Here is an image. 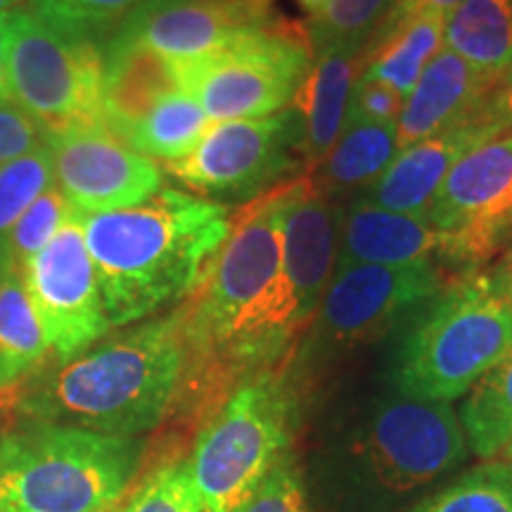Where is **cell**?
Masks as SVG:
<instances>
[{"mask_svg": "<svg viewBox=\"0 0 512 512\" xmlns=\"http://www.w3.org/2000/svg\"><path fill=\"white\" fill-rule=\"evenodd\" d=\"M105 512H119V508H112V510H105Z\"/></svg>", "mask_w": 512, "mask_h": 512, "instance_id": "obj_44", "label": "cell"}, {"mask_svg": "<svg viewBox=\"0 0 512 512\" xmlns=\"http://www.w3.org/2000/svg\"><path fill=\"white\" fill-rule=\"evenodd\" d=\"M460 3H463V0H399V3H396L392 8V12L384 17L380 29H377V34H380V31H387V29L396 27V24L406 22V19L420 17V15H434V17H444L446 19L448 12H451Z\"/></svg>", "mask_w": 512, "mask_h": 512, "instance_id": "obj_37", "label": "cell"}, {"mask_svg": "<svg viewBox=\"0 0 512 512\" xmlns=\"http://www.w3.org/2000/svg\"><path fill=\"white\" fill-rule=\"evenodd\" d=\"M401 512H512V463L486 460Z\"/></svg>", "mask_w": 512, "mask_h": 512, "instance_id": "obj_27", "label": "cell"}, {"mask_svg": "<svg viewBox=\"0 0 512 512\" xmlns=\"http://www.w3.org/2000/svg\"><path fill=\"white\" fill-rule=\"evenodd\" d=\"M501 456H503V460H510V463H512V439L508 441V444H505Z\"/></svg>", "mask_w": 512, "mask_h": 512, "instance_id": "obj_43", "label": "cell"}, {"mask_svg": "<svg viewBox=\"0 0 512 512\" xmlns=\"http://www.w3.org/2000/svg\"><path fill=\"white\" fill-rule=\"evenodd\" d=\"M344 204L313 188L309 176L292 185L283 226V271L306 320L316 316L320 299L335 271Z\"/></svg>", "mask_w": 512, "mask_h": 512, "instance_id": "obj_16", "label": "cell"}, {"mask_svg": "<svg viewBox=\"0 0 512 512\" xmlns=\"http://www.w3.org/2000/svg\"><path fill=\"white\" fill-rule=\"evenodd\" d=\"M311 62L306 29L273 19L219 53L174 64L181 91L200 102L209 121H235L292 107Z\"/></svg>", "mask_w": 512, "mask_h": 512, "instance_id": "obj_8", "label": "cell"}, {"mask_svg": "<svg viewBox=\"0 0 512 512\" xmlns=\"http://www.w3.org/2000/svg\"><path fill=\"white\" fill-rule=\"evenodd\" d=\"M498 138V131L486 124L482 112L477 117L444 128L437 136L396 150L392 162L373 185L351 202L368 207L399 211V214H425L434 192L444 183L448 171L475 147Z\"/></svg>", "mask_w": 512, "mask_h": 512, "instance_id": "obj_15", "label": "cell"}, {"mask_svg": "<svg viewBox=\"0 0 512 512\" xmlns=\"http://www.w3.org/2000/svg\"><path fill=\"white\" fill-rule=\"evenodd\" d=\"M53 181V159L48 145L0 166V264H10L5 247L15 223Z\"/></svg>", "mask_w": 512, "mask_h": 512, "instance_id": "obj_30", "label": "cell"}, {"mask_svg": "<svg viewBox=\"0 0 512 512\" xmlns=\"http://www.w3.org/2000/svg\"><path fill=\"white\" fill-rule=\"evenodd\" d=\"M140 3L143 0H24L22 5L50 27L105 46Z\"/></svg>", "mask_w": 512, "mask_h": 512, "instance_id": "obj_29", "label": "cell"}, {"mask_svg": "<svg viewBox=\"0 0 512 512\" xmlns=\"http://www.w3.org/2000/svg\"><path fill=\"white\" fill-rule=\"evenodd\" d=\"M297 3H299V8H302L311 19V17L320 15V12H323V8L330 3V0H297Z\"/></svg>", "mask_w": 512, "mask_h": 512, "instance_id": "obj_40", "label": "cell"}, {"mask_svg": "<svg viewBox=\"0 0 512 512\" xmlns=\"http://www.w3.org/2000/svg\"><path fill=\"white\" fill-rule=\"evenodd\" d=\"M105 46L55 29L24 5L12 10L8 88L43 133L105 124Z\"/></svg>", "mask_w": 512, "mask_h": 512, "instance_id": "obj_7", "label": "cell"}, {"mask_svg": "<svg viewBox=\"0 0 512 512\" xmlns=\"http://www.w3.org/2000/svg\"><path fill=\"white\" fill-rule=\"evenodd\" d=\"M496 283L505 292V297L512 302V261H505V268L496 275Z\"/></svg>", "mask_w": 512, "mask_h": 512, "instance_id": "obj_39", "label": "cell"}, {"mask_svg": "<svg viewBox=\"0 0 512 512\" xmlns=\"http://www.w3.org/2000/svg\"><path fill=\"white\" fill-rule=\"evenodd\" d=\"M482 117L486 124L496 128L498 136L512 131V67L498 79L494 91L489 93L482 107Z\"/></svg>", "mask_w": 512, "mask_h": 512, "instance_id": "obj_36", "label": "cell"}, {"mask_svg": "<svg viewBox=\"0 0 512 512\" xmlns=\"http://www.w3.org/2000/svg\"><path fill=\"white\" fill-rule=\"evenodd\" d=\"M292 356L245 377L197 430L188 463L209 512L238 510L292 453L304 394Z\"/></svg>", "mask_w": 512, "mask_h": 512, "instance_id": "obj_6", "label": "cell"}, {"mask_svg": "<svg viewBox=\"0 0 512 512\" xmlns=\"http://www.w3.org/2000/svg\"><path fill=\"white\" fill-rule=\"evenodd\" d=\"M306 169L304 124L294 107L261 119L216 121L188 157L164 171L197 197L247 204Z\"/></svg>", "mask_w": 512, "mask_h": 512, "instance_id": "obj_10", "label": "cell"}, {"mask_svg": "<svg viewBox=\"0 0 512 512\" xmlns=\"http://www.w3.org/2000/svg\"><path fill=\"white\" fill-rule=\"evenodd\" d=\"M233 209L162 188L136 207L81 214L112 328L183 304L228 238Z\"/></svg>", "mask_w": 512, "mask_h": 512, "instance_id": "obj_2", "label": "cell"}, {"mask_svg": "<svg viewBox=\"0 0 512 512\" xmlns=\"http://www.w3.org/2000/svg\"><path fill=\"white\" fill-rule=\"evenodd\" d=\"M46 147V133L12 100L0 102V166Z\"/></svg>", "mask_w": 512, "mask_h": 512, "instance_id": "obj_35", "label": "cell"}, {"mask_svg": "<svg viewBox=\"0 0 512 512\" xmlns=\"http://www.w3.org/2000/svg\"><path fill=\"white\" fill-rule=\"evenodd\" d=\"M508 261H512V252H510V256H508Z\"/></svg>", "mask_w": 512, "mask_h": 512, "instance_id": "obj_45", "label": "cell"}, {"mask_svg": "<svg viewBox=\"0 0 512 512\" xmlns=\"http://www.w3.org/2000/svg\"><path fill=\"white\" fill-rule=\"evenodd\" d=\"M233 512H316L309 498V486L294 453L280 460L268 472L254 494Z\"/></svg>", "mask_w": 512, "mask_h": 512, "instance_id": "obj_33", "label": "cell"}, {"mask_svg": "<svg viewBox=\"0 0 512 512\" xmlns=\"http://www.w3.org/2000/svg\"><path fill=\"white\" fill-rule=\"evenodd\" d=\"M444 43V17L420 15L380 31L363 50L361 74L382 81L406 100L422 69Z\"/></svg>", "mask_w": 512, "mask_h": 512, "instance_id": "obj_24", "label": "cell"}, {"mask_svg": "<svg viewBox=\"0 0 512 512\" xmlns=\"http://www.w3.org/2000/svg\"><path fill=\"white\" fill-rule=\"evenodd\" d=\"M444 46L491 79L512 67V0H463L444 19Z\"/></svg>", "mask_w": 512, "mask_h": 512, "instance_id": "obj_23", "label": "cell"}, {"mask_svg": "<svg viewBox=\"0 0 512 512\" xmlns=\"http://www.w3.org/2000/svg\"><path fill=\"white\" fill-rule=\"evenodd\" d=\"M273 19L242 0H143L114 36L178 64L219 53Z\"/></svg>", "mask_w": 512, "mask_h": 512, "instance_id": "obj_14", "label": "cell"}, {"mask_svg": "<svg viewBox=\"0 0 512 512\" xmlns=\"http://www.w3.org/2000/svg\"><path fill=\"white\" fill-rule=\"evenodd\" d=\"M10 12H0V102L10 100L8 88V50H10Z\"/></svg>", "mask_w": 512, "mask_h": 512, "instance_id": "obj_38", "label": "cell"}, {"mask_svg": "<svg viewBox=\"0 0 512 512\" xmlns=\"http://www.w3.org/2000/svg\"><path fill=\"white\" fill-rule=\"evenodd\" d=\"M396 155V124L344 121L337 143L306 171L313 188L332 202H351L373 185Z\"/></svg>", "mask_w": 512, "mask_h": 512, "instance_id": "obj_21", "label": "cell"}, {"mask_svg": "<svg viewBox=\"0 0 512 512\" xmlns=\"http://www.w3.org/2000/svg\"><path fill=\"white\" fill-rule=\"evenodd\" d=\"M456 408L394 389L337 415L313 451L304 482L323 512H392L467 458Z\"/></svg>", "mask_w": 512, "mask_h": 512, "instance_id": "obj_1", "label": "cell"}, {"mask_svg": "<svg viewBox=\"0 0 512 512\" xmlns=\"http://www.w3.org/2000/svg\"><path fill=\"white\" fill-rule=\"evenodd\" d=\"M396 3L399 0H330L304 27L311 53L344 50L363 55Z\"/></svg>", "mask_w": 512, "mask_h": 512, "instance_id": "obj_28", "label": "cell"}, {"mask_svg": "<svg viewBox=\"0 0 512 512\" xmlns=\"http://www.w3.org/2000/svg\"><path fill=\"white\" fill-rule=\"evenodd\" d=\"M183 368L181 318L174 311L38 370L22 387L17 408L34 422L143 437L174 411Z\"/></svg>", "mask_w": 512, "mask_h": 512, "instance_id": "obj_3", "label": "cell"}, {"mask_svg": "<svg viewBox=\"0 0 512 512\" xmlns=\"http://www.w3.org/2000/svg\"><path fill=\"white\" fill-rule=\"evenodd\" d=\"M143 451L140 437L31 420L0 437V512L119 508Z\"/></svg>", "mask_w": 512, "mask_h": 512, "instance_id": "obj_5", "label": "cell"}, {"mask_svg": "<svg viewBox=\"0 0 512 512\" xmlns=\"http://www.w3.org/2000/svg\"><path fill=\"white\" fill-rule=\"evenodd\" d=\"M446 285L437 261L406 266H335L323 299L304 335L302 354L294 351L292 373L368 347L399 328L411 313Z\"/></svg>", "mask_w": 512, "mask_h": 512, "instance_id": "obj_9", "label": "cell"}, {"mask_svg": "<svg viewBox=\"0 0 512 512\" xmlns=\"http://www.w3.org/2000/svg\"><path fill=\"white\" fill-rule=\"evenodd\" d=\"M458 420L467 448L484 460L496 458L512 439V347L463 396Z\"/></svg>", "mask_w": 512, "mask_h": 512, "instance_id": "obj_26", "label": "cell"}, {"mask_svg": "<svg viewBox=\"0 0 512 512\" xmlns=\"http://www.w3.org/2000/svg\"><path fill=\"white\" fill-rule=\"evenodd\" d=\"M432 256H437V233L425 214H399L358 202L344 207L335 266H406L434 261Z\"/></svg>", "mask_w": 512, "mask_h": 512, "instance_id": "obj_18", "label": "cell"}, {"mask_svg": "<svg viewBox=\"0 0 512 512\" xmlns=\"http://www.w3.org/2000/svg\"><path fill=\"white\" fill-rule=\"evenodd\" d=\"M48 358L46 337L22 273L15 266L0 264V399L17 396Z\"/></svg>", "mask_w": 512, "mask_h": 512, "instance_id": "obj_22", "label": "cell"}, {"mask_svg": "<svg viewBox=\"0 0 512 512\" xmlns=\"http://www.w3.org/2000/svg\"><path fill=\"white\" fill-rule=\"evenodd\" d=\"M119 512H209L188 460H169L147 472Z\"/></svg>", "mask_w": 512, "mask_h": 512, "instance_id": "obj_31", "label": "cell"}, {"mask_svg": "<svg viewBox=\"0 0 512 512\" xmlns=\"http://www.w3.org/2000/svg\"><path fill=\"white\" fill-rule=\"evenodd\" d=\"M387 387L425 401L453 403L512 347V302L496 278L448 280L399 328Z\"/></svg>", "mask_w": 512, "mask_h": 512, "instance_id": "obj_4", "label": "cell"}, {"mask_svg": "<svg viewBox=\"0 0 512 512\" xmlns=\"http://www.w3.org/2000/svg\"><path fill=\"white\" fill-rule=\"evenodd\" d=\"M74 211L76 209L64 200L57 185H50L43 195H38V200L31 202V207L24 211L22 219L12 228L8 247H5L10 264L19 268V273H22V268L29 264V259H34L55 238L57 230L67 223Z\"/></svg>", "mask_w": 512, "mask_h": 512, "instance_id": "obj_32", "label": "cell"}, {"mask_svg": "<svg viewBox=\"0 0 512 512\" xmlns=\"http://www.w3.org/2000/svg\"><path fill=\"white\" fill-rule=\"evenodd\" d=\"M22 280L55 363L72 361L112 330L83 240L81 211H74L55 238L29 259Z\"/></svg>", "mask_w": 512, "mask_h": 512, "instance_id": "obj_12", "label": "cell"}, {"mask_svg": "<svg viewBox=\"0 0 512 512\" xmlns=\"http://www.w3.org/2000/svg\"><path fill=\"white\" fill-rule=\"evenodd\" d=\"M425 219L446 273L472 278L512 235V131L475 147L448 171Z\"/></svg>", "mask_w": 512, "mask_h": 512, "instance_id": "obj_11", "label": "cell"}, {"mask_svg": "<svg viewBox=\"0 0 512 512\" xmlns=\"http://www.w3.org/2000/svg\"><path fill=\"white\" fill-rule=\"evenodd\" d=\"M24 0H0V12H10V10H15V8H19V5H22Z\"/></svg>", "mask_w": 512, "mask_h": 512, "instance_id": "obj_41", "label": "cell"}, {"mask_svg": "<svg viewBox=\"0 0 512 512\" xmlns=\"http://www.w3.org/2000/svg\"><path fill=\"white\" fill-rule=\"evenodd\" d=\"M403 107V98L382 81L358 74L351 88L347 119L344 121H375V124H396Z\"/></svg>", "mask_w": 512, "mask_h": 512, "instance_id": "obj_34", "label": "cell"}, {"mask_svg": "<svg viewBox=\"0 0 512 512\" xmlns=\"http://www.w3.org/2000/svg\"><path fill=\"white\" fill-rule=\"evenodd\" d=\"M53 178L81 214L136 207L162 190L164 171L107 128L79 126L46 138Z\"/></svg>", "mask_w": 512, "mask_h": 512, "instance_id": "obj_13", "label": "cell"}, {"mask_svg": "<svg viewBox=\"0 0 512 512\" xmlns=\"http://www.w3.org/2000/svg\"><path fill=\"white\" fill-rule=\"evenodd\" d=\"M363 69V55L325 50L313 55L311 69L294 95L292 107L304 124L306 171L320 164L337 143L347 119L351 88Z\"/></svg>", "mask_w": 512, "mask_h": 512, "instance_id": "obj_20", "label": "cell"}, {"mask_svg": "<svg viewBox=\"0 0 512 512\" xmlns=\"http://www.w3.org/2000/svg\"><path fill=\"white\" fill-rule=\"evenodd\" d=\"M496 83L498 79L477 72L451 50H439L403 100L396 119V150L477 117Z\"/></svg>", "mask_w": 512, "mask_h": 512, "instance_id": "obj_17", "label": "cell"}, {"mask_svg": "<svg viewBox=\"0 0 512 512\" xmlns=\"http://www.w3.org/2000/svg\"><path fill=\"white\" fill-rule=\"evenodd\" d=\"M211 121L192 95L176 91L166 95L136 124L119 133L128 147L150 159L176 162L188 157L200 143Z\"/></svg>", "mask_w": 512, "mask_h": 512, "instance_id": "obj_25", "label": "cell"}, {"mask_svg": "<svg viewBox=\"0 0 512 512\" xmlns=\"http://www.w3.org/2000/svg\"><path fill=\"white\" fill-rule=\"evenodd\" d=\"M242 3L252 5V8H259V10H268V5H271L273 0H242Z\"/></svg>", "mask_w": 512, "mask_h": 512, "instance_id": "obj_42", "label": "cell"}, {"mask_svg": "<svg viewBox=\"0 0 512 512\" xmlns=\"http://www.w3.org/2000/svg\"><path fill=\"white\" fill-rule=\"evenodd\" d=\"M181 91L176 64L138 43L112 36L105 43V124L114 136L143 119L159 100Z\"/></svg>", "mask_w": 512, "mask_h": 512, "instance_id": "obj_19", "label": "cell"}]
</instances>
